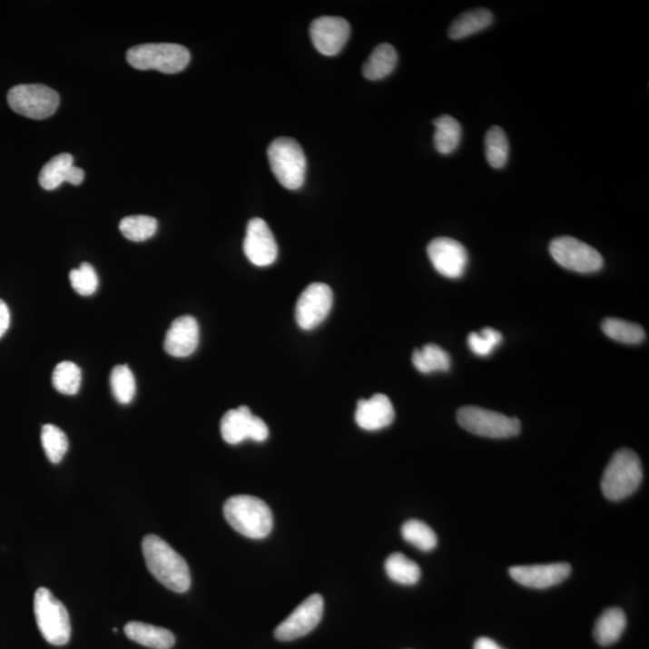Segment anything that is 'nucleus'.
<instances>
[{
	"instance_id": "nucleus-1",
	"label": "nucleus",
	"mask_w": 649,
	"mask_h": 649,
	"mask_svg": "<svg viewBox=\"0 0 649 649\" xmlns=\"http://www.w3.org/2000/svg\"><path fill=\"white\" fill-rule=\"evenodd\" d=\"M143 554L147 569L166 588L184 593L191 588V570L187 562L172 546L157 536H144Z\"/></svg>"
},
{
	"instance_id": "nucleus-2",
	"label": "nucleus",
	"mask_w": 649,
	"mask_h": 649,
	"mask_svg": "<svg viewBox=\"0 0 649 649\" xmlns=\"http://www.w3.org/2000/svg\"><path fill=\"white\" fill-rule=\"evenodd\" d=\"M224 516L236 532L250 539H263L273 528L272 511L257 497H231L224 504Z\"/></svg>"
},
{
	"instance_id": "nucleus-3",
	"label": "nucleus",
	"mask_w": 649,
	"mask_h": 649,
	"mask_svg": "<svg viewBox=\"0 0 649 649\" xmlns=\"http://www.w3.org/2000/svg\"><path fill=\"white\" fill-rule=\"evenodd\" d=\"M643 465L639 456L622 448L612 456L602 478V491L607 499L622 500L632 496L643 482Z\"/></svg>"
},
{
	"instance_id": "nucleus-4",
	"label": "nucleus",
	"mask_w": 649,
	"mask_h": 649,
	"mask_svg": "<svg viewBox=\"0 0 649 649\" xmlns=\"http://www.w3.org/2000/svg\"><path fill=\"white\" fill-rule=\"evenodd\" d=\"M270 170L284 188L296 191L306 181L307 159L302 147L291 137H278L270 144Z\"/></svg>"
},
{
	"instance_id": "nucleus-5",
	"label": "nucleus",
	"mask_w": 649,
	"mask_h": 649,
	"mask_svg": "<svg viewBox=\"0 0 649 649\" xmlns=\"http://www.w3.org/2000/svg\"><path fill=\"white\" fill-rule=\"evenodd\" d=\"M127 61L135 69L177 74L187 68L191 52L178 44H143L130 48Z\"/></svg>"
},
{
	"instance_id": "nucleus-6",
	"label": "nucleus",
	"mask_w": 649,
	"mask_h": 649,
	"mask_svg": "<svg viewBox=\"0 0 649 649\" xmlns=\"http://www.w3.org/2000/svg\"><path fill=\"white\" fill-rule=\"evenodd\" d=\"M34 614L40 633L48 644L64 646L72 637L69 612L47 588L34 595Z\"/></svg>"
},
{
	"instance_id": "nucleus-7",
	"label": "nucleus",
	"mask_w": 649,
	"mask_h": 649,
	"mask_svg": "<svg viewBox=\"0 0 649 649\" xmlns=\"http://www.w3.org/2000/svg\"><path fill=\"white\" fill-rule=\"evenodd\" d=\"M458 424L476 436L503 439L517 436L521 422L496 411L478 407H463L457 413Z\"/></svg>"
},
{
	"instance_id": "nucleus-8",
	"label": "nucleus",
	"mask_w": 649,
	"mask_h": 649,
	"mask_svg": "<svg viewBox=\"0 0 649 649\" xmlns=\"http://www.w3.org/2000/svg\"><path fill=\"white\" fill-rule=\"evenodd\" d=\"M11 110L32 120H44L59 106L58 93L44 84H20L7 93Z\"/></svg>"
},
{
	"instance_id": "nucleus-9",
	"label": "nucleus",
	"mask_w": 649,
	"mask_h": 649,
	"mask_svg": "<svg viewBox=\"0 0 649 649\" xmlns=\"http://www.w3.org/2000/svg\"><path fill=\"white\" fill-rule=\"evenodd\" d=\"M555 261L564 269L577 273H595L602 270V254L589 244L570 236L557 237L550 244Z\"/></svg>"
},
{
	"instance_id": "nucleus-10",
	"label": "nucleus",
	"mask_w": 649,
	"mask_h": 649,
	"mask_svg": "<svg viewBox=\"0 0 649 649\" xmlns=\"http://www.w3.org/2000/svg\"><path fill=\"white\" fill-rule=\"evenodd\" d=\"M332 304L331 288L324 283H311L304 289L296 303V322L306 331L318 328L329 317Z\"/></svg>"
},
{
	"instance_id": "nucleus-11",
	"label": "nucleus",
	"mask_w": 649,
	"mask_h": 649,
	"mask_svg": "<svg viewBox=\"0 0 649 649\" xmlns=\"http://www.w3.org/2000/svg\"><path fill=\"white\" fill-rule=\"evenodd\" d=\"M222 439L230 445L243 443L251 439L262 443L269 438V428L261 418L254 417L250 408L240 407L226 411L221 422Z\"/></svg>"
},
{
	"instance_id": "nucleus-12",
	"label": "nucleus",
	"mask_w": 649,
	"mask_h": 649,
	"mask_svg": "<svg viewBox=\"0 0 649 649\" xmlns=\"http://www.w3.org/2000/svg\"><path fill=\"white\" fill-rule=\"evenodd\" d=\"M322 615L324 599L320 595H311L277 626L274 637L280 641H292L306 636L317 628Z\"/></svg>"
},
{
	"instance_id": "nucleus-13",
	"label": "nucleus",
	"mask_w": 649,
	"mask_h": 649,
	"mask_svg": "<svg viewBox=\"0 0 649 649\" xmlns=\"http://www.w3.org/2000/svg\"><path fill=\"white\" fill-rule=\"evenodd\" d=\"M428 254L438 273L447 278L462 277L468 266V253L463 244L448 237L433 240L428 247Z\"/></svg>"
},
{
	"instance_id": "nucleus-14",
	"label": "nucleus",
	"mask_w": 649,
	"mask_h": 649,
	"mask_svg": "<svg viewBox=\"0 0 649 649\" xmlns=\"http://www.w3.org/2000/svg\"><path fill=\"white\" fill-rule=\"evenodd\" d=\"M243 251L253 265H272L278 257V246L270 226L261 218L251 219L247 225Z\"/></svg>"
},
{
	"instance_id": "nucleus-15",
	"label": "nucleus",
	"mask_w": 649,
	"mask_h": 649,
	"mask_svg": "<svg viewBox=\"0 0 649 649\" xmlns=\"http://www.w3.org/2000/svg\"><path fill=\"white\" fill-rule=\"evenodd\" d=\"M350 36V25L342 17L324 16L311 22L310 38L321 54H339Z\"/></svg>"
},
{
	"instance_id": "nucleus-16",
	"label": "nucleus",
	"mask_w": 649,
	"mask_h": 649,
	"mask_svg": "<svg viewBox=\"0 0 649 649\" xmlns=\"http://www.w3.org/2000/svg\"><path fill=\"white\" fill-rule=\"evenodd\" d=\"M571 573L567 563L544 564V565L513 566L510 576L517 584L528 588L545 589L565 581Z\"/></svg>"
},
{
	"instance_id": "nucleus-17",
	"label": "nucleus",
	"mask_w": 649,
	"mask_h": 649,
	"mask_svg": "<svg viewBox=\"0 0 649 649\" xmlns=\"http://www.w3.org/2000/svg\"><path fill=\"white\" fill-rule=\"evenodd\" d=\"M200 329L198 321L191 315L177 318L166 333L164 349L173 358H188L199 347Z\"/></svg>"
},
{
	"instance_id": "nucleus-18",
	"label": "nucleus",
	"mask_w": 649,
	"mask_h": 649,
	"mask_svg": "<svg viewBox=\"0 0 649 649\" xmlns=\"http://www.w3.org/2000/svg\"><path fill=\"white\" fill-rule=\"evenodd\" d=\"M356 424L365 431H379L395 420V409L388 396L374 395L369 399H359L355 413Z\"/></svg>"
},
{
	"instance_id": "nucleus-19",
	"label": "nucleus",
	"mask_w": 649,
	"mask_h": 649,
	"mask_svg": "<svg viewBox=\"0 0 649 649\" xmlns=\"http://www.w3.org/2000/svg\"><path fill=\"white\" fill-rule=\"evenodd\" d=\"M84 180V170L74 165L73 155L66 153L52 158L39 174V183L46 191H54L65 182L80 185Z\"/></svg>"
},
{
	"instance_id": "nucleus-20",
	"label": "nucleus",
	"mask_w": 649,
	"mask_h": 649,
	"mask_svg": "<svg viewBox=\"0 0 649 649\" xmlns=\"http://www.w3.org/2000/svg\"><path fill=\"white\" fill-rule=\"evenodd\" d=\"M124 633L133 643L152 649H170L176 641L170 630L141 622L128 623L124 626Z\"/></svg>"
},
{
	"instance_id": "nucleus-21",
	"label": "nucleus",
	"mask_w": 649,
	"mask_h": 649,
	"mask_svg": "<svg viewBox=\"0 0 649 649\" xmlns=\"http://www.w3.org/2000/svg\"><path fill=\"white\" fill-rule=\"evenodd\" d=\"M492 24L493 14L491 11L485 7H477V9L459 15L448 28V36L452 40L468 38V36L488 28Z\"/></svg>"
},
{
	"instance_id": "nucleus-22",
	"label": "nucleus",
	"mask_w": 649,
	"mask_h": 649,
	"mask_svg": "<svg viewBox=\"0 0 649 649\" xmlns=\"http://www.w3.org/2000/svg\"><path fill=\"white\" fill-rule=\"evenodd\" d=\"M397 62H398V54L395 47L389 44H380L374 48L363 65V76L370 81L385 79L395 70Z\"/></svg>"
},
{
	"instance_id": "nucleus-23",
	"label": "nucleus",
	"mask_w": 649,
	"mask_h": 649,
	"mask_svg": "<svg viewBox=\"0 0 649 649\" xmlns=\"http://www.w3.org/2000/svg\"><path fill=\"white\" fill-rule=\"evenodd\" d=\"M626 626L624 612L618 607L608 608L600 615L595 626V639L600 646L617 643Z\"/></svg>"
},
{
	"instance_id": "nucleus-24",
	"label": "nucleus",
	"mask_w": 649,
	"mask_h": 649,
	"mask_svg": "<svg viewBox=\"0 0 649 649\" xmlns=\"http://www.w3.org/2000/svg\"><path fill=\"white\" fill-rule=\"evenodd\" d=\"M436 127L434 133V146L441 154H451L457 150L462 139V127L456 118L447 116L438 117L433 122Z\"/></svg>"
},
{
	"instance_id": "nucleus-25",
	"label": "nucleus",
	"mask_w": 649,
	"mask_h": 649,
	"mask_svg": "<svg viewBox=\"0 0 649 649\" xmlns=\"http://www.w3.org/2000/svg\"><path fill=\"white\" fill-rule=\"evenodd\" d=\"M413 365L420 373L447 372L451 367V358L443 348L428 344L417 349L413 354Z\"/></svg>"
},
{
	"instance_id": "nucleus-26",
	"label": "nucleus",
	"mask_w": 649,
	"mask_h": 649,
	"mask_svg": "<svg viewBox=\"0 0 649 649\" xmlns=\"http://www.w3.org/2000/svg\"><path fill=\"white\" fill-rule=\"evenodd\" d=\"M385 571L393 582L404 585L418 584L421 577L420 566L398 552L388 556L385 562Z\"/></svg>"
},
{
	"instance_id": "nucleus-27",
	"label": "nucleus",
	"mask_w": 649,
	"mask_h": 649,
	"mask_svg": "<svg viewBox=\"0 0 649 649\" xmlns=\"http://www.w3.org/2000/svg\"><path fill=\"white\" fill-rule=\"evenodd\" d=\"M486 158L493 169H503L509 159V141L506 132L499 127H492L485 137Z\"/></svg>"
},
{
	"instance_id": "nucleus-28",
	"label": "nucleus",
	"mask_w": 649,
	"mask_h": 649,
	"mask_svg": "<svg viewBox=\"0 0 649 649\" xmlns=\"http://www.w3.org/2000/svg\"><path fill=\"white\" fill-rule=\"evenodd\" d=\"M602 328L608 339L621 343L640 344L646 339V333L640 325L621 319L608 318L604 320Z\"/></svg>"
},
{
	"instance_id": "nucleus-29",
	"label": "nucleus",
	"mask_w": 649,
	"mask_h": 649,
	"mask_svg": "<svg viewBox=\"0 0 649 649\" xmlns=\"http://www.w3.org/2000/svg\"><path fill=\"white\" fill-rule=\"evenodd\" d=\"M402 536L407 543L424 552L432 551L438 543L436 533L433 532L431 526L418 519H410L404 523Z\"/></svg>"
},
{
	"instance_id": "nucleus-30",
	"label": "nucleus",
	"mask_w": 649,
	"mask_h": 649,
	"mask_svg": "<svg viewBox=\"0 0 649 649\" xmlns=\"http://www.w3.org/2000/svg\"><path fill=\"white\" fill-rule=\"evenodd\" d=\"M81 379L83 373L80 367L70 361L58 363L52 374V384L63 395H76L81 387Z\"/></svg>"
},
{
	"instance_id": "nucleus-31",
	"label": "nucleus",
	"mask_w": 649,
	"mask_h": 649,
	"mask_svg": "<svg viewBox=\"0 0 649 649\" xmlns=\"http://www.w3.org/2000/svg\"><path fill=\"white\" fill-rule=\"evenodd\" d=\"M158 221L153 217L130 216L121 221L120 230L125 239L133 242H143L157 232Z\"/></svg>"
},
{
	"instance_id": "nucleus-32",
	"label": "nucleus",
	"mask_w": 649,
	"mask_h": 649,
	"mask_svg": "<svg viewBox=\"0 0 649 649\" xmlns=\"http://www.w3.org/2000/svg\"><path fill=\"white\" fill-rule=\"evenodd\" d=\"M44 454L52 463H59L68 451L69 441L65 433L54 425H44L42 431Z\"/></svg>"
},
{
	"instance_id": "nucleus-33",
	"label": "nucleus",
	"mask_w": 649,
	"mask_h": 649,
	"mask_svg": "<svg viewBox=\"0 0 649 649\" xmlns=\"http://www.w3.org/2000/svg\"><path fill=\"white\" fill-rule=\"evenodd\" d=\"M110 380L114 398L122 404L132 402L136 392V381L129 367L125 365L114 367Z\"/></svg>"
},
{
	"instance_id": "nucleus-34",
	"label": "nucleus",
	"mask_w": 649,
	"mask_h": 649,
	"mask_svg": "<svg viewBox=\"0 0 649 649\" xmlns=\"http://www.w3.org/2000/svg\"><path fill=\"white\" fill-rule=\"evenodd\" d=\"M70 283L77 294L91 296L98 290L99 278L91 263H81L79 269L70 272Z\"/></svg>"
},
{
	"instance_id": "nucleus-35",
	"label": "nucleus",
	"mask_w": 649,
	"mask_h": 649,
	"mask_svg": "<svg viewBox=\"0 0 649 649\" xmlns=\"http://www.w3.org/2000/svg\"><path fill=\"white\" fill-rule=\"evenodd\" d=\"M502 333L489 328L482 329L481 335L472 332L468 337L469 348L472 349L474 354L482 356V358L491 355L495 348L502 343Z\"/></svg>"
},
{
	"instance_id": "nucleus-36",
	"label": "nucleus",
	"mask_w": 649,
	"mask_h": 649,
	"mask_svg": "<svg viewBox=\"0 0 649 649\" xmlns=\"http://www.w3.org/2000/svg\"><path fill=\"white\" fill-rule=\"evenodd\" d=\"M10 325V310L7 308L6 303L0 300V339L9 329Z\"/></svg>"
},
{
	"instance_id": "nucleus-37",
	"label": "nucleus",
	"mask_w": 649,
	"mask_h": 649,
	"mask_svg": "<svg viewBox=\"0 0 649 649\" xmlns=\"http://www.w3.org/2000/svg\"><path fill=\"white\" fill-rule=\"evenodd\" d=\"M474 649H504L499 646L496 641L488 639V637H480L474 644Z\"/></svg>"
}]
</instances>
